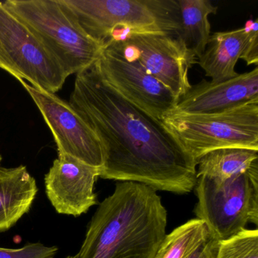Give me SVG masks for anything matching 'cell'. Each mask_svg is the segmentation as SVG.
I'll return each mask as SVG.
<instances>
[{"instance_id":"6da1fadb","label":"cell","mask_w":258,"mask_h":258,"mask_svg":"<svg viewBox=\"0 0 258 258\" xmlns=\"http://www.w3.org/2000/svg\"><path fill=\"white\" fill-rule=\"evenodd\" d=\"M69 102L100 142L103 166L99 177L176 194L194 189L197 162L161 121L107 84L94 64L77 74Z\"/></svg>"},{"instance_id":"7a4b0ae2","label":"cell","mask_w":258,"mask_h":258,"mask_svg":"<svg viewBox=\"0 0 258 258\" xmlns=\"http://www.w3.org/2000/svg\"><path fill=\"white\" fill-rule=\"evenodd\" d=\"M167 224V210L156 190L117 182L92 217L78 258H155Z\"/></svg>"},{"instance_id":"3957f363","label":"cell","mask_w":258,"mask_h":258,"mask_svg":"<svg viewBox=\"0 0 258 258\" xmlns=\"http://www.w3.org/2000/svg\"><path fill=\"white\" fill-rule=\"evenodd\" d=\"M2 3L38 39L68 78L97 61L103 43L86 34L61 0Z\"/></svg>"},{"instance_id":"277c9868","label":"cell","mask_w":258,"mask_h":258,"mask_svg":"<svg viewBox=\"0 0 258 258\" xmlns=\"http://www.w3.org/2000/svg\"><path fill=\"white\" fill-rule=\"evenodd\" d=\"M90 37L105 44L119 27L133 33L164 32L179 35L177 0H61Z\"/></svg>"},{"instance_id":"5b68a950","label":"cell","mask_w":258,"mask_h":258,"mask_svg":"<svg viewBox=\"0 0 258 258\" xmlns=\"http://www.w3.org/2000/svg\"><path fill=\"white\" fill-rule=\"evenodd\" d=\"M161 122L196 162L223 148L258 151V102L215 114L169 113Z\"/></svg>"},{"instance_id":"8992f818","label":"cell","mask_w":258,"mask_h":258,"mask_svg":"<svg viewBox=\"0 0 258 258\" xmlns=\"http://www.w3.org/2000/svg\"><path fill=\"white\" fill-rule=\"evenodd\" d=\"M195 189V214L212 239H228L244 230L248 222L257 225L258 164L223 182L199 176Z\"/></svg>"},{"instance_id":"52a82bcc","label":"cell","mask_w":258,"mask_h":258,"mask_svg":"<svg viewBox=\"0 0 258 258\" xmlns=\"http://www.w3.org/2000/svg\"><path fill=\"white\" fill-rule=\"evenodd\" d=\"M128 60H137L177 100L191 88L188 72L197 62L179 35L164 32L133 33L122 42L107 41Z\"/></svg>"},{"instance_id":"ba28073f","label":"cell","mask_w":258,"mask_h":258,"mask_svg":"<svg viewBox=\"0 0 258 258\" xmlns=\"http://www.w3.org/2000/svg\"><path fill=\"white\" fill-rule=\"evenodd\" d=\"M95 67L99 76L128 102L161 121L178 100L137 60H128L112 43L104 44Z\"/></svg>"},{"instance_id":"9c48e42d","label":"cell","mask_w":258,"mask_h":258,"mask_svg":"<svg viewBox=\"0 0 258 258\" xmlns=\"http://www.w3.org/2000/svg\"><path fill=\"white\" fill-rule=\"evenodd\" d=\"M0 46L21 80L56 93L68 77L38 39L0 2Z\"/></svg>"},{"instance_id":"30bf717a","label":"cell","mask_w":258,"mask_h":258,"mask_svg":"<svg viewBox=\"0 0 258 258\" xmlns=\"http://www.w3.org/2000/svg\"><path fill=\"white\" fill-rule=\"evenodd\" d=\"M22 85L32 98L52 132L58 155H70L101 170L103 152L99 138L70 103L55 93L40 90L26 81Z\"/></svg>"},{"instance_id":"8fae6325","label":"cell","mask_w":258,"mask_h":258,"mask_svg":"<svg viewBox=\"0 0 258 258\" xmlns=\"http://www.w3.org/2000/svg\"><path fill=\"white\" fill-rule=\"evenodd\" d=\"M100 169L69 155H58L45 175L48 199L60 214L79 217L97 204L95 182Z\"/></svg>"},{"instance_id":"7c38bea8","label":"cell","mask_w":258,"mask_h":258,"mask_svg":"<svg viewBox=\"0 0 258 258\" xmlns=\"http://www.w3.org/2000/svg\"><path fill=\"white\" fill-rule=\"evenodd\" d=\"M258 102V69L220 83L202 80L178 100L172 113L208 114ZM170 112V113H171Z\"/></svg>"},{"instance_id":"4fadbf2b","label":"cell","mask_w":258,"mask_h":258,"mask_svg":"<svg viewBox=\"0 0 258 258\" xmlns=\"http://www.w3.org/2000/svg\"><path fill=\"white\" fill-rule=\"evenodd\" d=\"M37 191L26 166H0V232L11 229L29 212Z\"/></svg>"},{"instance_id":"5bb4252c","label":"cell","mask_w":258,"mask_h":258,"mask_svg":"<svg viewBox=\"0 0 258 258\" xmlns=\"http://www.w3.org/2000/svg\"><path fill=\"white\" fill-rule=\"evenodd\" d=\"M246 37L244 28L211 34L205 50L198 61L205 76L211 78L214 83L236 77L238 74L235 72V66L242 54Z\"/></svg>"},{"instance_id":"9a60e30c","label":"cell","mask_w":258,"mask_h":258,"mask_svg":"<svg viewBox=\"0 0 258 258\" xmlns=\"http://www.w3.org/2000/svg\"><path fill=\"white\" fill-rule=\"evenodd\" d=\"M258 151L244 148H223L211 151L197 161V178L205 176L218 182L248 171L258 164Z\"/></svg>"},{"instance_id":"2e32d148","label":"cell","mask_w":258,"mask_h":258,"mask_svg":"<svg viewBox=\"0 0 258 258\" xmlns=\"http://www.w3.org/2000/svg\"><path fill=\"white\" fill-rule=\"evenodd\" d=\"M180 11L182 39L187 49L199 58L211 36L209 16L218 8L209 0H177Z\"/></svg>"},{"instance_id":"e0dca14e","label":"cell","mask_w":258,"mask_h":258,"mask_svg":"<svg viewBox=\"0 0 258 258\" xmlns=\"http://www.w3.org/2000/svg\"><path fill=\"white\" fill-rule=\"evenodd\" d=\"M209 237L204 222L191 219L166 235L155 258H189Z\"/></svg>"},{"instance_id":"ac0fdd59","label":"cell","mask_w":258,"mask_h":258,"mask_svg":"<svg viewBox=\"0 0 258 258\" xmlns=\"http://www.w3.org/2000/svg\"><path fill=\"white\" fill-rule=\"evenodd\" d=\"M215 258H258V230L246 229L218 241Z\"/></svg>"},{"instance_id":"d6986e66","label":"cell","mask_w":258,"mask_h":258,"mask_svg":"<svg viewBox=\"0 0 258 258\" xmlns=\"http://www.w3.org/2000/svg\"><path fill=\"white\" fill-rule=\"evenodd\" d=\"M57 252L55 246L31 243L18 249L0 247V258H54Z\"/></svg>"},{"instance_id":"ffe728a7","label":"cell","mask_w":258,"mask_h":258,"mask_svg":"<svg viewBox=\"0 0 258 258\" xmlns=\"http://www.w3.org/2000/svg\"><path fill=\"white\" fill-rule=\"evenodd\" d=\"M247 32L244 49L240 58L244 60L247 66L258 63V23L257 20H249L244 27Z\"/></svg>"},{"instance_id":"44dd1931","label":"cell","mask_w":258,"mask_h":258,"mask_svg":"<svg viewBox=\"0 0 258 258\" xmlns=\"http://www.w3.org/2000/svg\"><path fill=\"white\" fill-rule=\"evenodd\" d=\"M217 247L218 241L209 237L207 241L198 247L189 258H215Z\"/></svg>"},{"instance_id":"7402d4cb","label":"cell","mask_w":258,"mask_h":258,"mask_svg":"<svg viewBox=\"0 0 258 258\" xmlns=\"http://www.w3.org/2000/svg\"><path fill=\"white\" fill-rule=\"evenodd\" d=\"M0 69L2 70L5 71L7 73L10 74V75L16 78L17 81H19L21 83V84L24 82L23 81L21 80L20 77L19 76L16 71L13 69L12 67L11 64L7 60V57L4 55V52H3L1 46H0Z\"/></svg>"},{"instance_id":"603a6c76","label":"cell","mask_w":258,"mask_h":258,"mask_svg":"<svg viewBox=\"0 0 258 258\" xmlns=\"http://www.w3.org/2000/svg\"><path fill=\"white\" fill-rule=\"evenodd\" d=\"M66 258H78V254L77 253V254L75 255V256H66Z\"/></svg>"},{"instance_id":"cb8c5ba5","label":"cell","mask_w":258,"mask_h":258,"mask_svg":"<svg viewBox=\"0 0 258 258\" xmlns=\"http://www.w3.org/2000/svg\"><path fill=\"white\" fill-rule=\"evenodd\" d=\"M3 157L2 155H0V164H1V161H2Z\"/></svg>"}]
</instances>
